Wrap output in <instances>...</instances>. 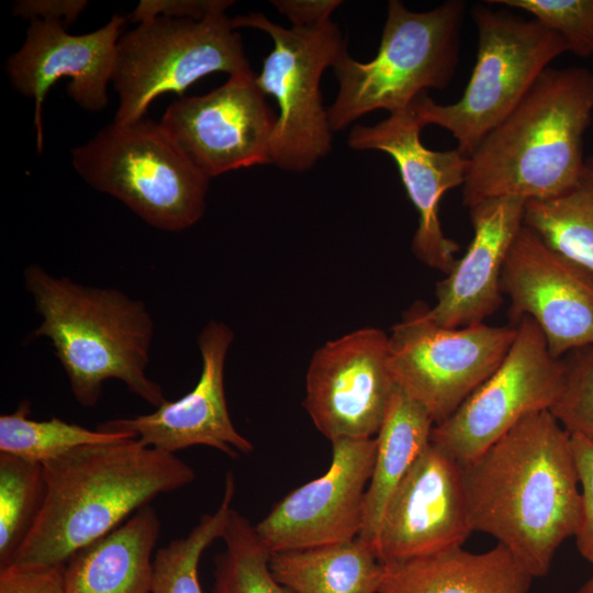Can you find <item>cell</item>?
Here are the masks:
<instances>
[{"label": "cell", "instance_id": "34", "mask_svg": "<svg viewBox=\"0 0 593 593\" xmlns=\"http://www.w3.org/2000/svg\"><path fill=\"white\" fill-rule=\"evenodd\" d=\"M233 4L231 0H143L130 19L137 24L156 16L201 21L212 12L227 10Z\"/></svg>", "mask_w": 593, "mask_h": 593}, {"label": "cell", "instance_id": "25", "mask_svg": "<svg viewBox=\"0 0 593 593\" xmlns=\"http://www.w3.org/2000/svg\"><path fill=\"white\" fill-rule=\"evenodd\" d=\"M524 225L593 275V157L585 159L579 179L566 192L526 201Z\"/></svg>", "mask_w": 593, "mask_h": 593}, {"label": "cell", "instance_id": "23", "mask_svg": "<svg viewBox=\"0 0 593 593\" xmlns=\"http://www.w3.org/2000/svg\"><path fill=\"white\" fill-rule=\"evenodd\" d=\"M435 426L428 412L396 385L382 425L365 495L359 537L374 548L387 504L414 462L430 444ZM377 550V549H376Z\"/></svg>", "mask_w": 593, "mask_h": 593}, {"label": "cell", "instance_id": "11", "mask_svg": "<svg viewBox=\"0 0 593 593\" xmlns=\"http://www.w3.org/2000/svg\"><path fill=\"white\" fill-rule=\"evenodd\" d=\"M515 338L494 372L445 421L430 441L467 463L497 441L525 416L550 410L564 381L562 358H555L528 316L516 324Z\"/></svg>", "mask_w": 593, "mask_h": 593}, {"label": "cell", "instance_id": "1", "mask_svg": "<svg viewBox=\"0 0 593 593\" xmlns=\"http://www.w3.org/2000/svg\"><path fill=\"white\" fill-rule=\"evenodd\" d=\"M461 466L472 530L495 538L534 579L546 575L580 515L571 435L550 411L532 413Z\"/></svg>", "mask_w": 593, "mask_h": 593}, {"label": "cell", "instance_id": "22", "mask_svg": "<svg viewBox=\"0 0 593 593\" xmlns=\"http://www.w3.org/2000/svg\"><path fill=\"white\" fill-rule=\"evenodd\" d=\"M384 567L378 593H529L534 579L500 544L483 552L460 547Z\"/></svg>", "mask_w": 593, "mask_h": 593}, {"label": "cell", "instance_id": "19", "mask_svg": "<svg viewBox=\"0 0 593 593\" xmlns=\"http://www.w3.org/2000/svg\"><path fill=\"white\" fill-rule=\"evenodd\" d=\"M233 331L211 321L198 336L202 370L194 388L176 401H165L148 414L102 422L97 428L128 433L143 445L176 454L202 445L230 458L253 451V444L234 426L224 389V367Z\"/></svg>", "mask_w": 593, "mask_h": 593}, {"label": "cell", "instance_id": "4", "mask_svg": "<svg viewBox=\"0 0 593 593\" xmlns=\"http://www.w3.org/2000/svg\"><path fill=\"white\" fill-rule=\"evenodd\" d=\"M23 282L42 317L30 338H48L81 406H96L110 379L155 407L167 401L147 376L154 321L142 301L53 276L35 264L24 269Z\"/></svg>", "mask_w": 593, "mask_h": 593}, {"label": "cell", "instance_id": "33", "mask_svg": "<svg viewBox=\"0 0 593 593\" xmlns=\"http://www.w3.org/2000/svg\"><path fill=\"white\" fill-rule=\"evenodd\" d=\"M65 564L11 563L0 568V593H66Z\"/></svg>", "mask_w": 593, "mask_h": 593}, {"label": "cell", "instance_id": "5", "mask_svg": "<svg viewBox=\"0 0 593 593\" xmlns=\"http://www.w3.org/2000/svg\"><path fill=\"white\" fill-rule=\"evenodd\" d=\"M465 10L460 0L424 12L390 0L374 58L361 63L345 52L333 67L338 91L327 109L332 131L376 110H407L427 89L446 87L458 65Z\"/></svg>", "mask_w": 593, "mask_h": 593}, {"label": "cell", "instance_id": "8", "mask_svg": "<svg viewBox=\"0 0 593 593\" xmlns=\"http://www.w3.org/2000/svg\"><path fill=\"white\" fill-rule=\"evenodd\" d=\"M235 30L253 27L267 33L273 48L256 76L260 90L278 105L270 139V164L290 172L311 169L333 147V131L320 89L323 72L347 52L332 20L314 27L286 29L262 12L231 19Z\"/></svg>", "mask_w": 593, "mask_h": 593}, {"label": "cell", "instance_id": "9", "mask_svg": "<svg viewBox=\"0 0 593 593\" xmlns=\"http://www.w3.org/2000/svg\"><path fill=\"white\" fill-rule=\"evenodd\" d=\"M250 71L242 36L226 10L201 21L166 16L142 21L116 45L111 78L119 98L114 122L139 120L157 97L181 96L213 72L231 77Z\"/></svg>", "mask_w": 593, "mask_h": 593}, {"label": "cell", "instance_id": "20", "mask_svg": "<svg viewBox=\"0 0 593 593\" xmlns=\"http://www.w3.org/2000/svg\"><path fill=\"white\" fill-rule=\"evenodd\" d=\"M525 203L518 198H493L469 209L471 243L437 283L436 302L429 306V315L437 324L463 327L484 323L502 305V271L524 225Z\"/></svg>", "mask_w": 593, "mask_h": 593}, {"label": "cell", "instance_id": "29", "mask_svg": "<svg viewBox=\"0 0 593 593\" xmlns=\"http://www.w3.org/2000/svg\"><path fill=\"white\" fill-rule=\"evenodd\" d=\"M44 467L0 452V568L11 564L43 507Z\"/></svg>", "mask_w": 593, "mask_h": 593}, {"label": "cell", "instance_id": "24", "mask_svg": "<svg viewBox=\"0 0 593 593\" xmlns=\"http://www.w3.org/2000/svg\"><path fill=\"white\" fill-rule=\"evenodd\" d=\"M270 568L291 593H378L385 572L376 548L360 537L273 552Z\"/></svg>", "mask_w": 593, "mask_h": 593}, {"label": "cell", "instance_id": "28", "mask_svg": "<svg viewBox=\"0 0 593 593\" xmlns=\"http://www.w3.org/2000/svg\"><path fill=\"white\" fill-rule=\"evenodd\" d=\"M222 540L225 547L214 558L212 593H291L273 575L271 552L255 525L234 508Z\"/></svg>", "mask_w": 593, "mask_h": 593}, {"label": "cell", "instance_id": "6", "mask_svg": "<svg viewBox=\"0 0 593 593\" xmlns=\"http://www.w3.org/2000/svg\"><path fill=\"white\" fill-rule=\"evenodd\" d=\"M76 172L148 225L180 232L201 220L210 179L178 149L160 123L146 116L113 122L71 149Z\"/></svg>", "mask_w": 593, "mask_h": 593}, {"label": "cell", "instance_id": "10", "mask_svg": "<svg viewBox=\"0 0 593 593\" xmlns=\"http://www.w3.org/2000/svg\"><path fill=\"white\" fill-rule=\"evenodd\" d=\"M515 335V324L441 326L430 317L429 306L417 301L392 327L389 369L394 384L421 404L436 425L494 372Z\"/></svg>", "mask_w": 593, "mask_h": 593}, {"label": "cell", "instance_id": "35", "mask_svg": "<svg viewBox=\"0 0 593 593\" xmlns=\"http://www.w3.org/2000/svg\"><path fill=\"white\" fill-rule=\"evenodd\" d=\"M87 4L85 0H21L14 2L12 14L30 21H57L67 26L76 21Z\"/></svg>", "mask_w": 593, "mask_h": 593}, {"label": "cell", "instance_id": "27", "mask_svg": "<svg viewBox=\"0 0 593 593\" xmlns=\"http://www.w3.org/2000/svg\"><path fill=\"white\" fill-rule=\"evenodd\" d=\"M235 491V477L227 472L217 510L201 516L188 535L156 551L153 562V593H203L199 580L200 559L206 548L222 539L233 510Z\"/></svg>", "mask_w": 593, "mask_h": 593}, {"label": "cell", "instance_id": "15", "mask_svg": "<svg viewBox=\"0 0 593 593\" xmlns=\"http://www.w3.org/2000/svg\"><path fill=\"white\" fill-rule=\"evenodd\" d=\"M511 324L530 317L555 358L593 345V275L522 226L502 271Z\"/></svg>", "mask_w": 593, "mask_h": 593}, {"label": "cell", "instance_id": "17", "mask_svg": "<svg viewBox=\"0 0 593 593\" xmlns=\"http://www.w3.org/2000/svg\"><path fill=\"white\" fill-rule=\"evenodd\" d=\"M126 19L114 14L102 27L72 35L57 21L32 20L24 43L5 63L12 87L34 101L36 146L43 149V103L51 87L69 77L67 94L83 110L102 111L108 104L116 45Z\"/></svg>", "mask_w": 593, "mask_h": 593}, {"label": "cell", "instance_id": "32", "mask_svg": "<svg viewBox=\"0 0 593 593\" xmlns=\"http://www.w3.org/2000/svg\"><path fill=\"white\" fill-rule=\"evenodd\" d=\"M579 474L581 506L574 533L580 555L593 566V443L571 436Z\"/></svg>", "mask_w": 593, "mask_h": 593}, {"label": "cell", "instance_id": "7", "mask_svg": "<svg viewBox=\"0 0 593 593\" xmlns=\"http://www.w3.org/2000/svg\"><path fill=\"white\" fill-rule=\"evenodd\" d=\"M472 16L478 54L462 97L439 104L424 93L411 105L423 127L435 124L449 131L468 158L521 103L548 65L568 52L563 38L536 19L485 5L475 7Z\"/></svg>", "mask_w": 593, "mask_h": 593}, {"label": "cell", "instance_id": "14", "mask_svg": "<svg viewBox=\"0 0 593 593\" xmlns=\"http://www.w3.org/2000/svg\"><path fill=\"white\" fill-rule=\"evenodd\" d=\"M328 469L277 502L255 525L273 552L306 549L359 537L377 439H336Z\"/></svg>", "mask_w": 593, "mask_h": 593}, {"label": "cell", "instance_id": "3", "mask_svg": "<svg viewBox=\"0 0 593 593\" xmlns=\"http://www.w3.org/2000/svg\"><path fill=\"white\" fill-rule=\"evenodd\" d=\"M593 114V72L547 68L521 103L469 157L467 208L493 198L547 200L579 179Z\"/></svg>", "mask_w": 593, "mask_h": 593}, {"label": "cell", "instance_id": "37", "mask_svg": "<svg viewBox=\"0 0 593 593\" xmlns=\"http://www.w3.org/2000/svg\"><path fill=\"white\" fill-rule=\"evenodd\" d=\"M577 593H593V575L590 577L578 590Z\"/></svg>", "mask_w": 593, "mask_h": 593}, {"label": "cell", "instance_id": "16", "mask_svg": "<svg viewBox=\"0 0 593 593\" xmlns=\"http://www.w3.org/2000/svg\"><path fill=\"white\" fill-rule=\"evenodd\" d=\"M462 466L430 441L391 495L377 553L383 564L460 548L472 533Z\"/></svg>", "mask_w": 593, "mask_h": 593}, {"label": "cell", "instance_id": "12", "mask_svg": "<svg viewBox=\"0 0 593 593\" xmlns=\"http://www.w3.org/2000/svg\"><path fill=\"white\" fill-rule=\"evenodd\" d=\"M277 115L250 71L228 77L203 96L172 102L160 125L184 157L209 179L270 164Z\"/></svg>", "mask_w": 593, "mask_h": 593}, {"label": "cell", "instance_id": "31", "mask_svg": "<svg viewBox=\"0 0 593 593\" xmlns=\"http://www.w3.org/2000/svg\"><path fill=\"white\" fill-rule=\"evenodd\" d=\"M530 13L564 41L568 52L593 56V0H490Z\"/></svg>", "mask_w": 593, "mask_h": 593}, {"label": "cell", "instance_id": "21", "mask_svg": "<svg viewBox=\"0 0 593 593\" xmlns=\"http://www.w3.org/2000/svg\"><path fill=\"white\" fill-rule=\"evenodd\" d=\"M160 519L149 504L66 563V593H153L154 548Z\"/></svg>", "mask_w": 593, "mask_h": 593}, {"label": "cell", "instance_id": "36", "mask_svg": "<svg viewBox=\"0 0 593 593\" xmlns=\"http://www.w3.org/2000/svg\"><path fill=\"white\" fill-rule=\"evenodd\" d=\"M271 5L290 22L292 27H314L331 21L340 0H271Z\"/></svg>", "mask_w": 593, "mask_h": 593}, {"label": "cell", "instance_id": "2", "mask_svg": "<svg viewBox=\"0 0 593 593\" xmlns=\"http://www.w3.org/2000/svg\"><path fill=\"white\" fill-rule=\"evenodd\" d=\"M43 507L12 563L65 564L157 496L193 482V468L135 437L77 447L43 463Z\"/></svg>", "mask_w": 593, "mask_h": 593}, {"label": "cell", "instance_id": "18", "mask_svg": "<svg viewBox=\"0 0 593 593\" xmlns=\"http://www.w3.org/2000/svg\"><path fill=\"white\" fill-rule=\"evenodd\" d=\"M422 128L410 107L374 125H355L347 144L356 150H379L393 158L418 214L412 251L423 264L447 275L457 260L459 245L444 234L439 206L447 191L463 184L469 158L457 148L428 149L421 142Z\"/></svg>", "mask_w": 593, "mask_h": 593}, {"label": "cell", "instance_id": "30", "mask_svg": "<svg viewBox=\"0 0 593 593\" xmlns=\"http://www.w3.org/2000/svg\"><path fill=\"white\" fill-rule=\"evenodd\" d=\"M562 360L563 387L549 411L571 436L593 443V345L574 349Z\"/></svg>", "mask_w": 593, "mask_h": 593}, {"label": "cell", "instance_id": "26", "mask_svg": "<svg viewBox=\"0 0 593 593\" xmlns=\"http://www.w3.org/2000/svg\"><path fill=\"white\" fill-rule=\"evenodd\" d=\"M32 403L23 400L14 412L0 416V452L46 463L89 444L135 437L128 433L90 429L59 417L37 421L30 417Z\"/></svg>", "mask_w": 593, "mask_h": 593}, {"label": "cell", "instance_id": "13", "mask_svg": "<svg viewBox=\"0 0 593 593\" xmlns=\"http://www.w3.org/2000/svg\"><path fill=\"white\" fill-rule=\"evenodd\" d=\"M389 335L363 327L325 343L313 355L303 406L328 440L372 438L395 389Z\"/></svg>", "mask_w": 593, "mask_h": 593}]
</instances>
